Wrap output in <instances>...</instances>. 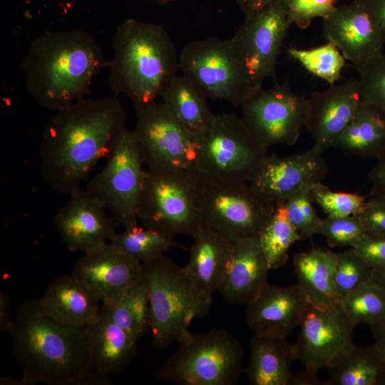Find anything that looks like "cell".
I'll list each match as a JSON object with an SVG mask.
<instances>
[{"instance_id": "2", "label": "cell", "mask_w": 385, "mask_h": 385, "mask_svg": "<svg viewBox=\"0 0 385 385\" xmlns=\"http://www.w3.org/2000/svg\"><path fill=\"white\" fill-rule=\"evenodd\" d=\"M108 63L92 35L73 29L38 36L20 68L29 96L42 108L57 111L85 98L94 77Z\"/></svg>"}, {"instance_id": "49", "label": "cell", "mask_w": 385, "mask_h": 385, "mask_svg": "<svg viewBox=\"0 0 385 385\" xmlns=\"http://www.w3.org/2000/svg\"><path fill=\"white\" fill-rule=\"evenodd\" d=\"M369 327L376 339L385 338V317Z\"/></svg>"}, {"instance_id": "27", "label": "cell", "mask_w": 385, "mask_h": 385, "mask_svg": "<svg viewBox=\"0 0 385 385\" xmlns=\"http://www.w3.org/2000/svg\"><path fill=\"white\" fill-rule=\"evenodd\" d=\"M337 255L317 247L294 256L297 283L309 302L321 305L340 302L334 284Z\"/></svg>"}, {"instance_id": "6", "label": "cell", "mask_w": 385, "mask_h": 385, "mask_svg": "<svg viewBox=\"0 0 385 385\" xmlns=\"http://www.w3.org/2000/svg\"><path fill=\"white\" fill-rule=\"evenodd\" d=\"M240 342L226 329L192 334L156 371L154 377L179 385H233L243 369Z\"/></svg>"}, {"instance_id": "20", "label": "cell", "mask_w": 385, "mask_h": 385, "mask_svg": "<svg viewBox=\"0 0 385 385\" xmlns=\"http://www.w3.org/2000/svg\"><path fill=\"white\" fill-rule=\"evenodd\" d=\"M362 103L358 79L350 78L341 84L330 85L314 91L308 98L305 125L313 140L312 149L322 154L332 148L337 137L347 126Z\"/></svg>"}, {"instance_id": "1", "label": "cell", "mask_w": 385, "mask_h": 385, "mask_svg": "<svg viewBox=\"0 0 385 385\" xmlns=\"http://www.w3.org/2000/svg\"><path fill=\"white\" fill-rule=\"evenodd\" d=\"M55 112L41 139V175L53 190L70 195L112 153L126 114L115 96L81 98Z\"/></svg>"}, {"instance_id": "17", "label": "cell", "mask_w": 385, "mask_h": 385, "mask_svg": "<svg viewBox=\"0 0 385 385\" xmlns=\"http://www.w3.org/2000/svg\"><path fill=\"white\" fill-rule=\"evenodd\" d=\"M327 173L325 159L312 149L284 157L267 153L247 183L277 205L297 192L322 182Z\"/></svg>"}, {"instance_id": "33", "label": "cell", "mask_w": 385, "mask_h": 385, "mask_svg": "<svg viewBox=\"0 0 385 385\" xmlns=\"http://www.w3.org/2000/svg\"><path fill=\"white\" fill-rule=\"evenodd\" d=\"M141 263L153 260L177 247L174 237L138 225L124 228L109 242Z\"/></svg>"}, {"instance_id": "8", "label": "cell", "mask_w": 385, "mask_h": 385, "mask_svg": "<svg viewBox=\"0 0 385 385\" xmlns=\"http://www.w3.org/2000/svg\"><path fill=\"white\" fill-rule=\"evenodd\" d=\"M179 68L207 97L235 106L255 89L232 38L210 37L186 44Z\"/></svg>"}, {"instance_id": "46", "label": "cell", "mask_w": 385, "mask_h": 385, "mask_svg": "<svg viewBox=\"0 0 385 385\" xmlns=\"http://www.w3.org/2000/svg\"><path fill=\"white\" fill-rule=\"evenodd\" d=\"M245 17L254 14L276 2L277 0H235Z\"/></svg>"}, {"instance_id": "22", "label": "cell", "mask_w": 385, "mask_h": 385, "mask_svg": "<svg viewBox=\"0 0 385 385\" xmlns=\"http://www.w3.org/2000/svg\"><path fill=\"white\" fill-rule=\"evenodd\" d=\"M270 270L258 237L238 239L217 292L230 304H247L268 283Z\"/></svg>"}, {"instance_id": "13", "label": "cell", "mask_w": 385, "mask_h": 385, "mask_svg": "<svg viewBox=\"0 0 385 385\" xmlns=\"http://www.w3.org/2000/svg\"><path fill=\"white\" fill-rule=\"evenodd\" d=\"M242 118L267 150L272 145L297 143L308 115V98L294 93L289 83L274 82L269 89L255 88L240 105Z\"/></svg>"}, {"instance_id": "52", "label": "cell", "mask_w": 385, "mask_h": 385, "mask_svg": "<svg viewBox=\"0 0 385 385\" xmlns=\"http://www.w3.org/2000/svg\"><path fill=\"white\" fill-rule=\"evenodd\" d=\"M0 382L1 384L21 385V380H16L6 376H1Z\"/></svg>"}, {"instance_id": "47", "label": "cell", "mask_w": 385, "mask_h": 385, "mask_svg": "<svg viewBox=\"0 0 385 385\" xmlns=\"http://www.w3.org/2000/svg\"><path fill=\"white\" fill-rule=\"evenodd\" d=\"M287 385H324V381H320L317 374L304 370L298 374H292Z\"/></svg>"}, {"instance_id": "38", "label": "cell", "mask_w": 385, "mask_h": 385, "mask_svg": "<svg viewBox=\"0 0 385 385\" xmlns=\"http://www.w3.org/2000/svg\"><path fill=\"white\" fill-rule=\"evenodd\" d=\"M311 188L297 192L284 203L288 219L299 232L302 240L319 234L322 220L317 215L313 207L309 195Z\"/></svg>"}, {"instance_id": "18", "label": "cell", "mask_w": 385, "mask_h": 385, "mask_svg": "<svg viewBox=\"0 0 385 385\" xmlns=\"http://www.w3.org/2000/svg\"><path fill=\"white\" fill-rule=\"evenodd\" d=\"M143 264L111 242L83 253L71 274L89 287L103 306L113 304L143 277Z\"/></svg>"}, {"instance_id": "39", "label": "cell", "mask_w": 385, "mask_h": 385, "mask_svg": "<svg viewBox=\"0 0 385 385\" xmlns=\"http://www.w3.org/2000/svg\"><path fill=\"white\" fill-rule=\"evenodd\" d=\"M319 234L325 237L331 247L349 246L354 248L366 232L358 215L327 217L322 220Z\"/></svg>"}, {"instance_id": "19", "label": "cell", "mask_w": 385, "mask_h": 385, "mask_svg": "<svg viewBox=\"0 0 385 385\" xmlns=\"http://www.w3.org/2000/svg\"><path fill=\"white\" fill-rule=\"evenodd\" d=\"M53 217V223L69 250L83 253L108 243L118 225L106 208L86 190L78 189Z\"/></svg>"}, {"instance_id": "3", "label": "cell", "mask_w": 385, "mask_h": 385, "mask_svg": "<svg viewBox=\"0 0 385 385\" xmlns=\"http://www.w3.org/2000/svg\"><path fill=\"white\" fill-rule=\"evenodd\" d=\"M21 385H89L93 374L87 327L60 324L41 314L36 299L17 309L9 332Z\"/></svg>"}, {"instance_id": "29", "label": "cell", "mask_w": 385, "mask_h": 385, "mask_svg": "<svg viewBox=\"0 0 385 385\" xmlns=\"http://www.w3.org/2000/svg\"><path fill=\"white\" fill-rule=\"evenodd\" d=\"M327 369L324 385H383L385 379V362L373 344L352 342Z\"/></svg>"}, {"instance_id": "48", "label": "cell", "mask_w": 385, "mask_h": 385, "mask_svg": "<svg viewBox=\"0 0 385 385\" xmlns=\"http://www.w3.org/2000/svg\"><path fill=\"white\" fill-rule=\"evenodd\" d=\"M370 1L385 36V0H370Z\"/></svg>"}, {"instance_id": "10", "label": "cell", "mask_w": 385, "mask_h": 385, "mask_svg": "<svg viewBox=\"0 0 385 385\" xmlns=\"http://www.w3.org/2000/svg\"><path fill=\"white\" fill-rule=\"evenodd\" d=\"M276 207L247 182H215L202 176V223L232 242L259 237Z\"/></svg>"}, {"instance_id": "53", "label": "cell", "mask_w": 385, "mask_h": 385, "mask_svg": "<svg viewBox=\"0 0 385 385\" xmlns=\"http://www.w3.org/2000/svg\"><path fill=\"white\" fill-rule=\"evenodd\" d=\"M148 1H153V2H155L161 6H164V5H166V4H168L170 3H172V2H174L176 0H148Z\"/></svg>"}, {"instance_id": "40", "label": "cell", "mask_w": 385, "mask_h": 385, "mask_svg": "<svg viewBox=\"0 0 385 385\" xmlns=\"http://www.w3.org/2000/svg\"><path fill=\"white\" fill-rule=\"evenodd\" d=\"M358 72L362 99L385 117V53Z\"/></svg>"}, {"instance_id": "23", "label": "cell", "mask_w": 385, "mask_h": 385, "mask_svg": "<svg viewBox=\"0 0 385 385\" xmlns=\"http://www.w3.org/2000/svg\"><path fill=\"white\" fill-rule=\"evenodd\" d=\"M101 301L86 284L72 274L55 278L42 297L36 299L38 312L60 324L86 327L101 316Z\"/></svg>"}, {"instance_id": "15", "label": "cell", "mask_w": 385, "mask_h": 385, "mask_svg": "<svg viewBox=\"0 0 385 385\" xmlns=\"http://www.w3.org/2000/svg\"><path fill=\"white\" fill-rule=\"evenodd\" d=\"M299 326L298 339L292 344L294 359L306 371L317 374L353 342L356 325L340 302L327 305L309 302Z\"/></svg>"}, {"instance_id": "32", "label": "cell", "mask_w": 385, "mask_h": 385, "mask_svg": "<svg viewBox=\"0 0 385 385\" xmlns=\"http://www.w3.org/2000/svg\"><path fill=\"white\" fill-rule=\"evenodd\" d=\"M270 270L280 268L288 260L292 245L301 237L290 222L284 204L277 205L274 214L259 237Z\"/></svg>"}, {"instance_id": "5", "label": "cell", "mask_w": 385, "mask_h": 385, "mask_svg": "<svg viewBox=\"0 0 385 385\" xmlns=\"http://www.w3.org/2000/svg\"><path fill=\"white\" fill-rule=\"evenodd\" d=\"M143 279L148 294L152 344L165 349L187 339L190 323L208 314L212 299L197 289L183 267L165 255L143 263Z\"/></svg>"}, {"instance_id": "44", "label": "cell", "mask_w": 385, "mask_h": 385, "mask_svg": "<svg viewBox=\"0 0 385 385\" xmlns=\"http://www.w3.org/2000/svg\"><path fill=\"white\" fill-rule=\"evenodd\" d=\"M371 183L369 198L385 200V153L369 173Z\"/></svg>"}, {"instance_id": "43", "label": "cell", "mask_w": 385, "mask_h": 385, "mask_svg": "<svg viewBox=\"0 0 385 385\" xmlns=\"http://www.w3.org/2000/svg\"><path fill=\"white\" fill-rule=\"evenodd\" d=\"M358 216L367 233L385 236V200L368 198Z\"/></svg>"}, {"instance_id": "25", "label": "cell", "mask_w": 385, "mask_h": 385, "mask_svg": "<svg viewBox=\"0 0 385 385\" xmlns=\"http://www.w3.org/2000/svg\"><path fill=\"white\" fill-rule=\"evenodd\" d=\"M86 327L93 370L108 376L123 371L136 354L137 342L101 309L98 321Z\"/></svg>"}, {"instance_id": "45", "label": "cell", "mask_w": 385, "mask_h": 385, "mask_svg": "<svg viewBox=\"0 0 385 385\" xmlns=\"http://www.w3.org/2000/svg\"><path fill=\"white\" fill-rule=\"evenodd\" d=\"M14 319H12L10 309L9 297L4 292H0V331L9 332Z\"/></svg>"}, {"instance_id": "51", "label": "cell", "mask_w": 385, "mask_h": 385, "mask_svg": "<svg viewBox=\"0 0 385 385\" xmlns=\"http://www.w3.org/2000/svg\"><path fill=\"white\" fill-rule=\"evenodd\" d=\"M385 362V338L377 339L373 344Z\"/></svg>"}, {"instance_id": "30", "label": "cell", "mask_w": 385, "mask_h": 385, "mask_svg": "<svg viewBox=\"0 0 385 385\" xmlns=\"http://www.w3.org/2000/svg\"><path fill=\"white\" fill-rule=\"evenodd\" d=\"M180 124L200 140L212 124L215 115L210 110L203 93L187 77L175 76L161 96Z\"/></svg>"}, {"instance_id": "11", "label": "cell", "mask_w": 385, "mask_h": 385, "mask_svg": "<svg viewBox=\"0 0 385 385\" xmlns=\"http://www.w3.org/2000/svg\"><path fill=\"white\" fill-rule=\"evenodd\" d=\"M104 168L86 190L111 212L124 228L138 224L145 170L133 131L125 128Z\"/></svg>"}, {"instance_id": "16", "label": "cell", "mask_w": 385, "mask_h": 385, "mask_svg": "<svg viewBox=\"0 0 385 385\" xmlns=\"http://www.w3.org/2000/svg\"><path fill=\"white\" fill-rule=\"evenodd\" d=\"M323 34L357 71L384 53L385 36L370 0L337 6L323 19Z\"/></svg>"}, {"instance_id": "34", "label": "cell", "mask_w": 385, "mask_h": 385, "mask_svg": "<svg viewBox=\"0 0 385 385\" xmlns=\"http://www.w3.org/2000/svg\"><path fill=\"white\" fill-rule=\"evenodd\" d=\"M340 304L356 324H374L385 317V290L372 278L346 294Z\"/></svg>"}, {"instance_id": "41", "label": "cell", "mask_w": 385, "mask_h": 385, "mask_svg": "<svg viewBox=\"0 0 385 385\" xmlns=\"http://www.w3.org/2000/svg\"><path fill=\"white\" fill-rule=\"evenodd\" d=\"M289 19L300 29L309 26L312 19H324L337 7V0H284Z\"/></svg>"}, {"instance_id": "14", "label": "cell", "mask_w": 385, "mask_h": 385, "mask_svg": "<svg viewBox=\"0 0 385 385\" xmlns=\"http://www.w3.org/2000/svg\"><path fill=\"white\" fill-rule=\"evenodd\" d=\"M291 23L284 0L245 17L232 38L255 88L267 78L276 81L278 56Z\"/></svg>"}, {"instance_id": "21", "label": "cell", "mask_w": 385, "mask_h": 385, "mask_svg": "<svg viewBox=\"0 0 385 385\" xmlns=\"http://www.w3.org/2000/svg\"><path fill=\"white\" fill-rule=\"evenodd\" d=\"M309 301L296 284L267 283L246 309V322L255 334L286 338L299 326Z\"/></svg>"}, {"instance_id": "28", "label": "cell", "mask_w": 385, "mask_h": 385, "mask_svg": "<svg viewBox=\"0 0 385 385\" xmlns=\"http://www.w3.org/2000/svg\"><path fill=\"white\" fill-rule=\"evenodd\" d=\"M332 148L346 155L379 160L385 153V117L362 99L358 111Z\"/></svg>"}, {"instance_id": "12", "label": "cell", "mask_w": 385, "mask_h": 385, "mask_svg": "<svg viewBox=\"0 0 385 385\" xmlns=\"http://www.w3.org/2000/svg\"><path fill=\"white\" fill-rule=\"evenodd\" d=\"M135 112L133 131L148 170L197 171L199 140L180 124L164 103L155 101Z\"/></svg>"}, {"instance_id": "42", "label": "cell", "mask_w": 385, "mask_h": 385, "mask_svg": "<svg viewBox=\"0 0 385 385\" xmlns=\"http://www.w3.org/2000/svg\"><path fill=\"white\" fill-rule=\"evenodd\" d=\"M353 249L371 269L385 267V236L366 232Z\"/></svg>"}, {"instance_id": "31", "label": "cell", "mask_w": 385, "mask_h": 385, "mask_svg": "<svg viewBox=\"0 0 385 385\" xmlns=\"http://www.w3.org/2000/svg\"><path fill=\"white\" fill-rule=\"evenodd\" d=\"M109 318L134 341L138 342L150 329L149 300L143 277L129 287L112 305H101Z\"/></svg>"}, {"instance_id": "24", "label": "cell", "mask_w": 385, "mask_h": 385, "mask_svg": "<svg viewBox=\"0 0 385 385\" xmlns=\"http://www.w3.org/2000/svg\"><path fill=\"white\" fill-rule=\"evenodd\" d=\"M192 237L189 260L183 269L197 289L212 299L230 260L233 242L202 223Z\"/></svg>"}, {"instance_id": "26", "label": "cell", "mask_w": 385, "mask_h": 385, "mask_svg": "<svg viewBox=\"0 0 385 385\" xmlns=\"http://www.w3.org/2000/svg\"><path fill=\"white\" fill-rule=\"evenodd\" d=\"M245 369L253 385H287L294 359L292 345L286 338L255 334L250 342Z\"/></svg>"}, {"instance_id": "9", "label": "cell", "mask_w": 385, "mask_h": 385, "mask_svg": "<svg viewBox=\"0 0 385 385\" xmlns=\"http://www.w3.org/2000/svg\"><path fill=\"white\" fill-rule=\"evenodd\" d=\"M267 150L235 113L215 115L198 140L197 170L205 179L222 183L247 182Z\"/></svg>"}, {"instance_id": "35", "label": "cell", "mask_w": 385, "mask_h": 385, "mask_svg": "<svg viewBox=\"0 0 385 385\" xmlns=\"http://www.w3.org/2000/svg\"><path fill=\"white\" fill-rule=\"evenodd\" d=\"M287 51L307 71L330 85L335 84L341 78L346 59L331 42L309 49L289 47Z\"/></svg>"}, {"instance_id": "7", "label": "cell", "mask_w": 385, "mask_h": 385, "mask_svg": "<svg viewBox=\"0 0 385 385\" xmlns=\"http://www.w3.org/2000/svg\"><path fill=\"white\" fill-rule=\"evenodd\" d=\"M201 185L198 171L145 170L138 220L145 227L173 237L192 236L202 223Z\"/></svg>"}, {"instance_id": "4", "label": "cell", "mask_w": 385, "mask_h": 385, "mask_svg": "<svg viewBox=\"0 0 385 385\" xmlns=\"http://www.w3.org/2000/svg\"><path fill=\"white\" fill-rule=\"evenodd\" d=\"M108 84L124 94L135 110L155 102L177 75L179 56L175 44L160 24L128 19L116 29Z\"/></svg>"}, {"instance_id": "50", "label": "cell", "mask_w": 385, "mask_h": 385, "mask_svg": "<svg viewBox=\"0 0 385 385\" xmlns=\"http://www.w3.org/2000/svg\"><path fill=\"white\" fill-rule=\"evenodd\" d=\"M372 279L385 290V267L372 269Z\"/></svg>"}, {"instance_id": "37", "label": "cell", "mask_w": 385, "mask_h": 385, "mask_svg": "<svg viewBox=\"0 0 385 385\" xmlns=\"http://www.w3.org/2000/svg\"><path fill=\"white\" fill-rule=\"evenodd\" d=\"M371 278L372 269L353 248L338 253L334 284L339 299Z\"/></svg>"}, {"instance_id": "36", "label": "cell", "mask_w": 385, "mask_h": 385, "mask_svg": "<svg viewBox=\"0 0 385 385\" xmlns=\"http://www.w3.org/2000/svg\"><path fill=\"white\" fill-rule=\"evenodd\" d=\"M309 195L312 201L329 217L359 215L367 201L366 197L358 194L333 191L322 182L311 188Z\"/></svg>"}]
</instances>
